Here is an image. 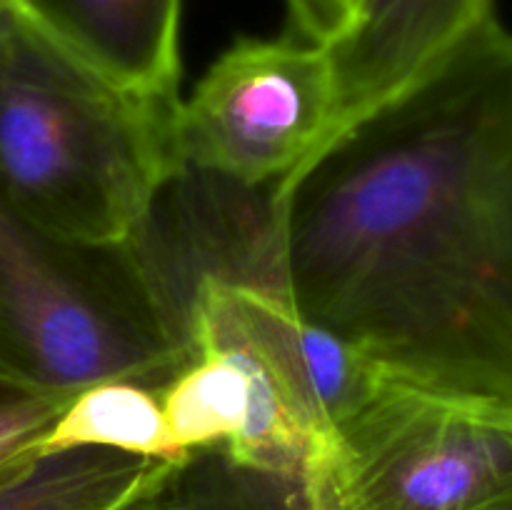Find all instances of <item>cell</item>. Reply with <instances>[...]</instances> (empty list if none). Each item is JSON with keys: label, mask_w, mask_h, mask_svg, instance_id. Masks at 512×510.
Instances as JSON below:
<instances>
[{"label": "cell", "mask_w": 512, "mask_h": 510, "mask_svg": "<svg viewBox=\"0 0 512 510\" xmlns=\"http://www.w3.org/2000/svg\"><path fill=\"white\" fill-rule=\"evenodd\" d=\"M355 0H285L288 18L298 38L308 43H328L345 25Z\"/></svg>", "instance_id": "5bb4252c"}, {"label": "cell", "mask_w": 512, "mask_h": 510, "mask_svg": "<svg viewBox=\"0 0 512 510\" xmlns=\"http://www.w3.org/2000/svg\"><path fill=\"white\" fill-rule=\"evenodd\" d=\"M60 48L120 90L178 100L183 0H13Z\"/></svg>", "instance_id": "ba28073f"}, {"label": "cell", "mask_w": 512, "mask_h": 510, "mask_svg": "<svg viewBox=\"0 0 512 510\" xmlns=\"http://www.w3.org/2000/svg\"><path fill=\"white\" fill-rule=\"evenodd\" d=\"M170 465H173V463H170ZM170 465H168V468H170ZM168 468H165L163 473H160L158 478H155L153 483L148 485V488H143L138 495H135L133 500H128V503H125L120 510H168V508H165V503H163V495H160V483H163Z\"/></svg>", "instance_id": "9a60e30c"}, {"label": "cell", "mask_w": 512, "mask_h": 510, "mask_svg": "<svg viewBox=\"0 0 512 510\" xmlns=\"http://www.w3.org/2000/svg\"><path fill=\"white\" fill-rule=\"evenodd\" d=\"M178 105L120 90L0 3V190L50 238L113 250L140 233L183 173Z\"/></svg>", "instance_id": "7a4b0ae2"}, {"label": "cell", "mask_w": 512, "mask_h": 510, "mask_svg": "<svg viewBox=\"0 0 512 510\" xmlns=\"http://www.w3.org/2000/svg\"><path fill=\"white\" fill-rule=\"evenodd\" d=\"M298 480L303 510H473L512 490V405L388 375Z\"/></svg>", "instance_id": "277c9868"}, {"label": "cell", "mask_w": 512, "mask_h": 510, "mask_svg": "<svg viewBox=\"0 0 512 510\" xmlns=\"http://www.w3.org/2000/svg\"><path fill=\"white\" fill-rule=\"evenodd\" d=\"M330 118L323 45L293 35L240 38L180 100V163L240 188H273L315 153Z\"/></svg>", "instance_id": "8992f818"}, {"label": "cell", "mask_w": 512, "mask_h": 510, "mask_svg": "<svg viewBox=\"0 0 512 510\" xmlns=\"http://www.w3.org/2000/svg\"><path fill=\"white\" fill-rule=\"evenodd\" d=\"M190 358L228 355L248 378V418L235 460L295 475L310 443L348 418L388 378L370 355L295 308L283 288L240 278L200 280L185 315Z\"/></svg>", "instance_id": "5b68a950"}, {"label": "cell", "mask_w": 512, "mask_h": 510, "mask_svg": "<svg viewBox=\"0 0 512 510\" xmlns=\"http://www.w3.org/2000/svg\"><path fill=\"white\" fill-rule=\"evenodd\" d=\"M160 495L168 510H303L298 475L245 465L223 445L175 460Z\"/></svg>", "instance_id": "7c38bea8"}, {"label": "cell", "mask_w": 512, "mask_h": 510, "mask_svg": "<svg viewBox=\"0 0 512 510\" xmlns=\"http://www.w3.org/2000/svg\"><path fill=\"white\" fill-rule=\"evenodd\" d=\"M490 18L493 0H355L343 28L323 43L333 75V118L300 168L423 85Z\"/></svg>", "instance_id": "52a82bcc"}, {"label": "cell", "mask_w": 512, "mask_h": 510, "mask_svg": "<svg viewBox=\"0 0 512 510\" xmlns=\"http://www.w3.org/2000/svg\"><path fill=\"white\" fill-rule=\"evenodd\" d=\"M68 400L0 373V488L45 455L50 430Z\"/></svg>", "instance_id": "4fadbf2b"}, {"label": "cell", "mask_w": 512, "mask_h": 510, "mask_svg": "<svg viewBox=\"0 0 512 510\" xmlns=\"http://www.w3.org/2000/svg\"><path fill=\"white\" fill-rule=\"evenodd\" d=\"M473 510H512V490H510V493L500 495V498L488 500V503L478 505V508H473Z\"/></svg>", "instance_id": "2e32d148"}, {"label": "cell", "mask_w": 512, "mask_h": 510, "mask_svg": "<svg viewBox=\"0 0 512 510\" xmlns=\"http://www.w3.org/2000/svg\"><path fill=\"white\" fill-rule=\"evenodd\" d=\"M158 395L170 438L183 455L233 443L248 418V378L228 355H198Z\"/></svg>", "instance_id": "8fae6325"}, {"label": "cell", "mask_w": 512, "mask_h": 510, "mask_svg": "<svg viewBox=\"0 0 512 510\" xmlns=\"http://www.w3.org/2000/svg\"><path fill=\"white\" fill-rule=\"evenodd\" d=\"M68 448H108L155 460L183 458L165 425L158 390L118 378L85 385L65 403L45 453Z\"/></svg>", "instance_id": "30bf717a"}, {"label": "cell", "mask_w": 512, "mask_h": 510, "mask_svg": "<svg viewBox=\"0 0 512 510\" xmlns=\"http://www.w3.org/2000/svg\"><path fill=\"white\" fill-rule=\"evenodd\" d=\"M188 363L125 245L60 243L0 190V373L68 400L113 378L160 390Z\"/></svg>", "instance_id": "3957f363"}, {"label": "cell", "mask_w": 512, "mask_h": 510, "mask_svg": "<svg viewBox=\"0 0 512 510\" xmlns=\"http://www.w3.org/2000/svg\"><path fill=\"white\" fill-rule=\"evenodd\" d=\"M295 308L390 378L512 405V33L490 18L270 188Z\"/></svg>", "instance_id": "6da1fadb"}, {"label": "cell", "mask_w": 512, "mask_h": 510, "mask_svg": "<svg viewBox=\"0 0 512 510\" xmlns=\"http://www.w3.org/2000/svg\"><path fill=\"white\" fill-rule=\"evenodd\" d=\"M170 463L108 448L53 450L0 488V510H120Z\"/></svg>", "instance_id": "9c48e42d"}]
</instances>
